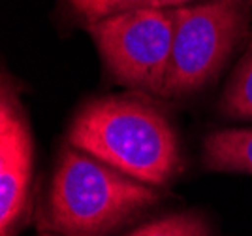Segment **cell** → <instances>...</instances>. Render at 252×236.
Instances as JSON below:
<instances>
[{"label": "cell", "mask_w": 252, "mask_h": 236, "mask_svg": "<svg viewBox=\"0 0 252 236\" xmlns=\"http://www.w3.org/2000/svg\"><path fill=\"white\" fill-rule=\"evenodd\" d=\"M68 142L147 185L168 183L179 168V144L166 116L136 97H104L77 114Z\"/></svg>", "instance_id": "1"}, {"label": "cell", "mask_w": 252, "mask_h": 236, "mask_svg": "<svg viewBox=\"0 0 252 236\" xmlns=\"http://www.w3.org/2000/svg\"><path fill=\"white\" fill-rule=\"evenodd\" d=\"M157 200L153 185L68 146L53 176L49 227L63 236H105Z\"/></svg>", "instance_id": "2"}, {"label": "cell", "mask_w": 252, "mask_h": 236, "mask_svg": "<svg viewBox=\"0 0 252 236\" xmlns=\"http://www.w3.org/2000/svg\"><path fill=\"white\" fill-rule=\"evenodd\" d=\"M252 0H209L177 10L173 49L160 97L198 91L219 74L241 40Z\"/></svg>", "instance_id": "3"}, {"label": "cell", "mask_w": 252, "mask_h": 236, "mask_svg": "<svg viewBox=\"0 0 252 236\" xmlns=\"http://www.w3.org/2000/svg\"><path fill=\"white\" fill-rule=\"evenodd\" d=\"M175 21V8H137L87 23V31L117 81L162 95Z\"/></svg>", "instance_id": "4"}, {"label": "cell", "mask_w": 252, "mask_h": 236, "mask_svg": "<svg viewBox=\"0 0 252 236\" xmlns=\"http://www.w3.org/2000/svg\"><path fill=\"white\" fill-rule=\"evenodd\" d=\"M32 178V138L8 87L0 104V235L10 236L25 212Z\"/></svg>", "instance_id": "5"}, {"label": "cell", "mask_w": 252, "mask_h": 236, "mask_svg": "<svg viewBox=\"0 0 252 236\" xmlns=\"http://www.w3.org/2000/svg\"><path fill=\"white\" fill-rule=\"evenodd\" d=\"M203 164L209 170L252 174V129H226L203 142Z\"/></svg>", "instance_id": "6"}, {"label": "cell", "mask_w": 252, "mask_h": 236, "mask_svg": "<svg viewBox=\"0 0 252 236\" xmlns=\"http://www.w3.org/2000/svg\"><path fill=\"white\" fill-rule=\"evenodd\" d=\"M220 108L231 119H252V49L245 55L228 81Z\"/></svg>", "instance_id": "7"}, {"label": "cell", "mask_w": 252, "mask_h": 236, "mask_svg": "<svg viewBox=\"0 0 252 236\" xmlns=\"http://www.w3.org/2000/svg\"><path fill=\"white\" fill-rule=\"evenodd\" d=\"M126 236H211V229L198 214H171L139 227Z\"/></svg>", "instance_id": "8"}, {"label": "cell", "mask_w": 252, "mask_h": 236, "mask_svg": "<svg viewBox=\"0 0 252 236\" xmlns=\"http://www.w3.org/2000/svg\"><path fill=\"white\" fill-rule=\"evenodd\" d=\"M70 4L79 15H83L91 23L123 11L151 8L153 0H70Z\"/></svg>", "instance_id": "9"}, {"label": "cell", "mask_w": 252, "mask_h": 236, "mask_svg": "<svg viewBox=\"0 0 252 236\" xmlns=\"http://www.w3.org/2000/svg\"><path fill=\"white\" fill-rule=\"evenodd\" d=\"M189 2H196V0H153L151 8H181V6H187ZM203 2H209V0H203Z\"/></svg>", "instance_id": "10"}, {"label": "cell", "mask_w": 252, "mask_h": 236, "mask_svg": "<svg viewBox=\"0 0 252 236\" xmlns=\"http://www.w3.org/2000/svg\"><path fill=\"white\" fill-rule=\"evenodd\" d=\"M43 236H53V235H43Z\"/></svg>", "instance_id": "11"}]
</instances>
